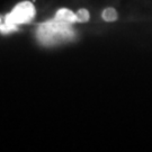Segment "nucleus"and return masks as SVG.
I'll use <instances>...</instances> for the list:
<instances>
[{
    "mask_svg": "<svg viewBox=\"0 0 152 152\" xmlns=\"http://www.w3.org/2000/svg\"><path fill=\"white\" fill-rule=\"evenodd\" d=\"M36 14L35 7L29 1H23L16 5L12 10L6 15L5 22L0 24V32L4 34L15 32L19 25L27 24L34 19Z\"/></svg>",
    "mask_w": 152,
    "mask_h": 152,
    "instance_id": "nucleus-2",
    "label": "nucleus"
},
{
    "mask_svg": "<svg viewBox=\"0 0 152 152\" xmlns=\"http://www.w3.org/2000/svg\"><path fill=\"white\" fill-rule=\"evenodd\" d=\"M54 19L60 20V22L70 23V24H75V23L78 22L76 14L73 11H71L70 9H66V8H62V9H59L56 11Z\"/></svg>",
    "mask_w": 152,
    "mask_h": 152,
    "instance_id": "nucleus-3",
    "label": "nucleus"
},
{
    "mask_svg": "<svg viewBox=\"0 0 152 152\" xmlns=\"http://www.w3.org/2000/svg\"><path fill=\"white\" fill-rule=\"evenodd\" d=\"M102 17H103L104 20H106V22H115V20L117 19L118 15H117V11L115 10L114 8L109 7V8H106V9L103 11Z\"/></svg>",
    "mask_w": 152,
    "mask_h": 152,
    "instance_id": "nucleus-4",
    "label": "nucleus"
},
{
    "mask_svg": "<svg viewBox=\"0 0 152 152\" xmlns=\"http://www.w3.org/2000/svg\"><path fill=\"white\" fill-rule=\"evenodd\" d=\"M77 18H78V22L79 23H86L89 20L90 15H89V11L87 9H80L78 10V12L76 14Z\"/></svg>",
    "mask_w": 152,
    "mask_h": 152,
    "instance_id": "nucleus-5",
    "label": "nucleus"
},
{
    "mask_svg": "<svg viewBox=\"0 0 152 152\" xmlns=\"http://www.w3.org/2000/svg\"><path fill=\"white\" fill-rule=\"evenodd\" d=\"M0 24H1V19H0Z\"/></svg>",
    "mask_w": 152,
    "mask_h": 152,
    "instance_id": "nucleus-6",
    "label": "nucleus"
},
{
    "mask_svg": "<svg viewBox=\"0 0 152 152\" xmlns=\"http://www.w3.org/2000/svg\"><path fill=\"white\" fill-rule=\"evenodd\" d=\"M36 37L42 45L52 46L71 41L75 37V29L70 23L60 22L53 18L38 26Z\"/></svg>",
    "mask_w": 152,
    "mask_h": 152,
    "instance_id": "nucleus-1",
    "label": "nucleus"
}]
</instances>
